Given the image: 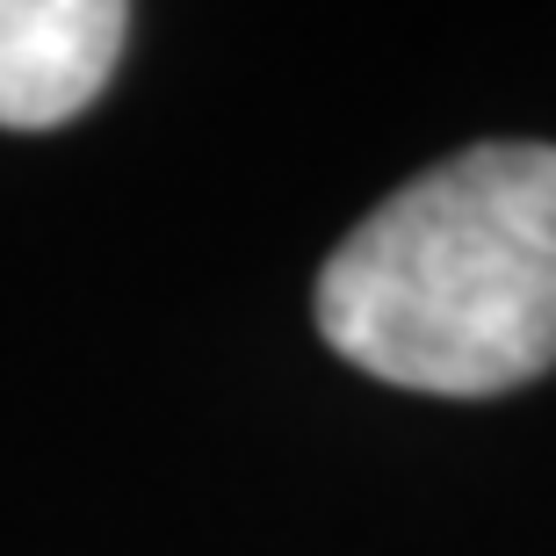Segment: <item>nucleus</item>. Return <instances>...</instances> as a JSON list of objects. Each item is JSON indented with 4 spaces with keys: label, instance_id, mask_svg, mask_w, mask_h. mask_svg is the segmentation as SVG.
<instances>
[{
    "label": "nucleus",
    "instance_id": "f257e3e1",
    "mask_svg": "<svg viewBox=\"0 0 556 556\" xmlns=\"http://www.w3.org/2000/svg\"><path fill=\"white\" fill-rule=\"evenodd\" d=\"M318 332L397 391L492 397L556 362V144H470L318 268Z\"/></svg>",
    "mask_w": 556,
    "mask_h": 556
},
{
    "label": "nucleus",
    "instance_id": "f03ea898",
    "mask_svg": "<svg viewBox=\"0 0 556 556\" xmlns=\"http://www.w3.org/2000/svg\"><path fill=\"white\" fill-rule=\"evenodd\" d=\"M130 37L116 0H0V130L73 124Z\"/></svg>",
    "mask_w": 556,
    "mask_h": 556
}]
</instances>
